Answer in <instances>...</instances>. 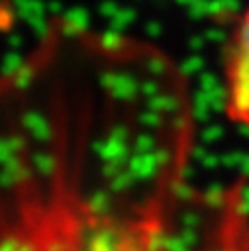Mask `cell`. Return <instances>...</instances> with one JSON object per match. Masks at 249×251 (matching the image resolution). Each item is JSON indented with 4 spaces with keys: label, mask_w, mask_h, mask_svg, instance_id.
<instances>
[{
    "label": "cell",
    "mask_w": 249,
    "mask_h": 251,
    "mask_svg": "<svg viewBox=\"0 0 249 251\" xmlns=\"http://www.w3.org/2000/svg\"><path fill=\"white\" fill-rule=\"evenodd\" d=\"M190 78L153 41L55 18L0 71V251H249L241 180L190 190Z\"/></svg>",
    "instance_id": "6da1fadb"
},
{
    "label": "cell",
    "mask_w": 249,
    "mask_h": 251,
    "mask_svg": "<svg viewBox=\"0 0 249 251\" xmlns=\"http://www.w3.org/2000/svg\"><path fill=\"white\" fill-rule=\"evenodd\" d=\"M220 65L224 116L231 126L249 129V0L229 25Z\"/></svg>",
    "instance_id": "7a4b0ae2"
}]
</instances>
